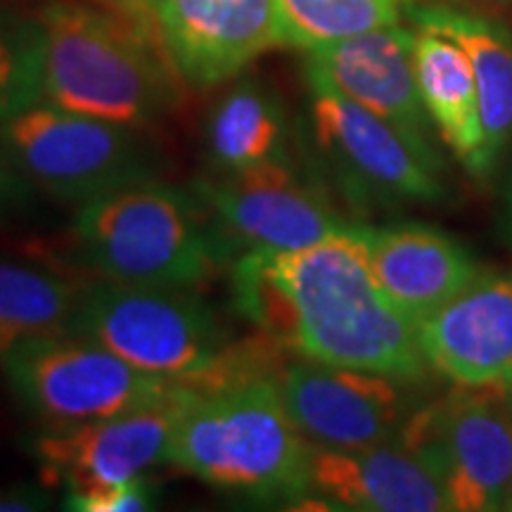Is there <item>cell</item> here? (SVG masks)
I'll return each instance as SVG.
<instances>
[{"mask_svg":"<svg viewBox=\"0 0 512 512\" xmlns=\"http://www.w3.org/2000/svg\"><path fill=\"white\" fill-rule=\"evenodd\" d=\"M356 226L292 252L252 249L235 256V311L259 335L311 361L422 382L430 363L420 325L384 294Z\"/></svg>","mask_w":512,"mask_h":512,"instance_id":"obj_1","label":"cell"},{"mask_svg":"<svg viewBox=\"0 0 512 512\" xmlns=\"http://www.w3.org/2000/svg\"><path fill=\"white\" fill-rule=\"evenodd\" d=\"M311 456L275 375L178 384L169 463L188 475L259 503H302L311 494Z\"/></svg>","mask_w":512,"mask_h":512,"instance_id":"obj_2","label":"cell"},{"mask_svg":"<svg viewBox=\"0 0 512 512\" xmlns=\"http://www.w3.org/2000/svg\"><path fill=\"white\" fill-rule=\"evenodd\" d=\"M43 29V100L62 110L145 128L181 102V76L157 31L105 5L50 0Z\"/></svg>","mask_w":512,"mask_h":512,"instance_id":"obj_3","label":"cell"},{"mask_svg":"<svg viewBox=\"0 0 512 512\" xmlns=\"http://www.w3.org/2000/svg\"><path fill=\"white\" fill-rule=\"evenodd\" d=\"M81 259L102 280L197 290L233 252L200 197L159 178L81 204L74 219Z\"/></svg>","mask_w":512,"mask_h":512,"instance_id":"obj_4","label":"cell"},{"mask_svg":"<svg viewBox=\"0 0 512 512\" xmlns=\"http://www.w3.org/2000/svg\"><path fill=\"white\" fill-rule=\"evenodd\" d=\"M69 332L183 387L228 377L242 349V339H233L219 313L192 290L110 280L88 285Z\"/></svg>","mask_w":512,"mask_h":512,"instance_id":"obj_5","label":"cell"},{"mask_svg":"<svg viewBox=\"0 0 512 512\" xmlns=\"http://www.w3.org/2000/svg\"><path fill=\"white\" fill-rule=\"evenodd\" d=\"M140 131L41 100L0 121V150L31 188L81 207L107 192L159 178L162 155Z\"/></svg>","mask_w":512,"mask_h":512,"instance_id":"obj_6","label":"cell"},{"mask_svg":"<svg viewBox=\"0 0 512 512\" xmlns=\"http://www.w3.org/2000/svg\"><path fill=\"white\" fill-rule=\"evenodd\" d=\"M0 368L15 401L46 430L157 406L178 389L69 330L15 339L0 354Z\"/></svg>","mask_w":512,"mask_h":512,"instance_id":"obj_7","label":"cell"},{"mask_svg":"<svg viewBox=\"0 0 512 512\" xmlns=\"http://www.w3.org/2000/svg\"><path fill=\"white\" fill-rule=\"evenodd\" d=\"M399 441L458 512H512V406L505 389L456 387L415 406Z\"/></svg>","mask_w":512,"mask_h":512,"instance_id":"obj_8","label":"cell"},{"mask_svg":"<svg viewBox=\"0 0 512 512\" xmlns=\"http://www.w3.org/2000/svg\"><path fill=\"white\" fill-rule=\"evenodd\" d=\"M311 133L351 202H437L444 195L434 145L413 140L358 102L309 81Z\"/></svg>","mask_w":512,"mask_h":512,"instance_id":"obj_9","label":"cell"},{"mask_svg":"<svg viewBox=\"0 0 512 512\" xmlns=\"http://www.w3.org/2000/svg\"><path fill=\"white\" fill-rule=\"evenodd\" d=\"M195 192L233 259L252 249H304L356 226L342 219L323 188L299 174L294 162L204 176Z\"/></svg>","mask_w":512,"mask_h":512,"instance_id":"obj_10","label":"cell"},{"mask_svg":"<svg viewBox=\"0 0 512 512\" xmlns=\"http://www.w3.org/2000/svg\"><path fill=\"white\" fill-rule=\"evenodd\" d=\"M275 380L292 422L313 448L354 451L389 444L415 411L403 389L408 382L366 370L304 358L285 361Z\"/></svg>","mask_w":512,"mask_h":512,"instance_id":"obj_11","label":"cell"},{"mask_svg":"<svg viewBox=\"0 0 512 512\" xmlns=\"http://www.w3.org/2000/svg\"><path fill=\"white\" fill-rule=\"evenodd\" d=\"M174 420L176 396L138 411L46 430L31 441V453L43 484L69 491L107 489L169 463Z\"/></svg>","mask_w":512,"mask_h":512,"instance_id":"obj_12","label":"cell"},{"mask_svg":"<svg viewBox=\"0 0 512 512\" xmlns=\"http://www.w3.org/2000/svg\"><path fill=\"white\" fill-rule=\"evenodd\" d=\"M155 31L181 81L202 91L283 46L275 0H162Z\"/></svg>","mask_w":512,"mask_h":512,"instance_id":"obj_13","label":"cell"},{"mask_svg":"<svg viewBox=\"0 0 512 512\" xmlns=\"http://www.w3.org/2000/svg\"><path fill=\"white\" fill-rule=\"evenodd\" d=\"M415 31L392 24L306 53V79L358 102L418 143L432 145L415 76Z\"/></svg>","mask_w":512,"mask_h":512,"instance_id":"obj_14","label":"cell"},{"mask_svg":"<svg viewBox=\"0 0 512 512\" xmlns=\"http://www.w3.org/2000/svg\"><path fill=\"white\" fill-rule=\"evenodd\" d=\"M432 370L456 387L512 389V271L477 275L420 323Z\"/></svg>","mask_w":512,"mask_h":512,"instance_id":"obj_15","label":"cell"},{"mask_svg":"<svg viewBox=\"0 0 512 512\" xmlns=\"http://www.w3.org/2000/svg\"><path fill=\"white\" fill-rule=\"evenodd\" d=\"M356 235L384 294L418 325L479 275L470 252L439 228L422 223L356 226Z\"/></svg>","mask_w":512,"mask_h":512,"instance_id":"obj_16","label":"cell"},{"mask_svg":"<svg viewBox=\"0 0 512 512\" xmlns=\"http://www.w3.org/2000/svg\"><path fill=\"white\" fill-rule=\"evenodd\" d=\"M311 494L342 510H451L432 472L399 439L354 451L313 448Z\"/></svg>","mask_w":512,"mask_h":512,"instance_id":"obj_17","label":"cell"},{"mask_svg":"<svg viewBox=\"0 0 512 512\" xmlns=\"http://www.w3.org/2000/svg\"><path fill=\"white\" fill-rule=\"evenodd\" d=\"M413 53L422 102L441 140L472 176H489L479 91L465 50L444 34L415 27Z\"/></svg>","mask_w":512,"mask_h":512,"instance_id":"obj_18","label":"cell"},{"mask_svg":"<svg viewBox=\"0 0 512 512\" xmlns=\"http://www.w3.org/2000/svg\"><path fill=\"white\" fill-rule=\"evenodd\" d=\"M408 19L418 29L448 36L465 50L479 91L486 162L494 169L498 155L512 138V31L486 12L430 3H413Z\"/></svg>","mask_w":512,"mask_h":512,"instance_id":"obj_19","label":"cell"},{"mask_svg":"<svg viewBox=\"0 0 512 512\" xmlns=\"http://www.w3.org/2000/svg\"><path fill=\"white\" fill-rule=\"evenodd\" d=\"M290 143L283 100L259 79L235 81L204 121V155L211 174H240L292 162Z\"/></svg>","mask_w":512,"mask_h":512,"instance_id":"obj_20","label":"cell"},{"mask_svg":"<svg viewBox=\"0 0 512 512\" xmlns=\"http://www.w3.org/2000/svg\"><path fill=\"white\" fill-rule=\"evenodd\" d=\"M88 285L38 261L0 259V332L19 339L69 330Z\"/></svg>","mask_w":512,"mask_h":512,"instance_id":"obj_21","label":"cell"},{"mask_svg":"<svg viewBox=\"0 0 512 512\" xmlns=\"http://www.w3.org/2000/svg\"><path fill=\"white\" fill-rule=\"evenodd\" d=\"M415 0H275L283 46L316 50L401 24Z\"/></svg>","mask_w":512,"mask_h":512,"instance_id":"obj_22","label":"cell"},{"mask_svg":"<svg viewBox=\"0 0 512 512\" xmlns=\"http://www.w3.org/2000/svg\"><path fill=\"white\" fill-rule=\"evenodd\" d=\"M41 22L0 5V121L43 100Z\"/></svg>","mask_w":512,"mask_h":512,"instance_id":"obj_23","label":"cell"},{"mask_svg":"<svg viewBox=\"0 0 512 512\" xmlns=\"http://www.w3.org/2000/svg\"><path fill=\"white\" fill-rule=\"evenodd\" d=\"M157 503V486L143 475L131 482L95 491H69L64 508L76 512H143Z\"/></svg>","mask_w":512,"mask_h":512,"instance_id":"obj_24","label":"cell"},{"mask_svg":"<svg viewBox=\"0 0 512 512\" xmlns=\"http://www.w3.org/2000/svg\"><path fill=\"white\" fill-rule=\"evenodd\" d=\"M31 195H34V188L0 150V216H12L22 211L29 204Z\"/></svg>","mask_w":512,"mask_h":512,"instance_id":"obj_25","label":"cell"},{"mask_svg":"<svg viewBox=\"0 0 512 512\" xmlns=\"http://www.w3.org/2000/svg\"><path fill=\"white\" fill-rule=\"evenodd\" d=\"M50 503L46 486L22 482L0 489V512H38L50 508Z\"/></svg>","mask_w":512,"mask_h":512,"instance_id":"obj_26","label":"cell"},{"mask_svg":"<svg viewBox=\"0 0 512 512\" xmlns=\"http://www.w3.org/2000/svg\"><path fill=\"white\" fill-rule=\"evenodd\" d=\"M95 3L119 12L131 22L155 29V12L162 0H95Z\"/></svg>","mask_w":512,"mask_h":512,"instance_id":"obj_27","label":"cell"},{"mask_svg":"<svg viewBox=\"0 0 512 512\" xmlns=\"http://www.w3.org/2000/svg\"><path fill=\"white\" fill-rule=\"evenodd\" d=\"M430 5H444V8L456 10H472V12H494V10H508L512 8V0H425Z\"/></svg>","mask_w":512,"mask_h":512,"instance_id":"obj_28","label":"cell"},{"mask_svg":"<svg viewBox=\"0 0 512 512\" xmlns=\"http://www.w3.org/2000/svg\"><path fill=\"white\" fill-rule=\"evenodd\" d=\"M12 342H15V337H10V335H5V332H0V354H3V351L8 349Z\"/></svg>","mask_w":512,"mask_h":512,"instance_id":"obj_29","label":"cell"},{"mask_svg":"<svg viewBox=\"0 0 512 512\" xmlns=\"http://www.w3.org/2000/svg\"><path fill=\"white\" fill-rule=\"evenodd\" d=\"M510 406H512V389H510Z\"/></svg>","mask_w":512,"mask_h":512,"instance_id":"obj_30","label":"cell"}]
</instances>
